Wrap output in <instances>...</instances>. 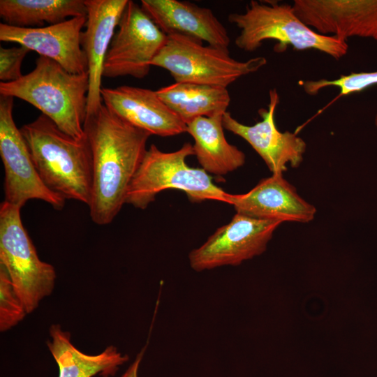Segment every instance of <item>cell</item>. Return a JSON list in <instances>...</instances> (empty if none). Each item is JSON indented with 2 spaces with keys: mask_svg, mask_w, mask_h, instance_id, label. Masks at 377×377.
I'll return each mask as SVG.
<instances>
[{
  "mask_svg": "<svg viewBox=\"0 0 377 377\" xmlns=\"http://www.w3.org/2000/svg\"><path fill=\"white\" fill-rule=\"evenodd\" d=\"M267 108L259 110L261 120L253 125L242 124L229 112L223 115V128L246 140L259 154L272 174L287 170V165L298 167L306 149V142L296 133L280 131L275 123V112L279 103L276 89L269 92Z\"/></svg>",
  "mask_w": 377,
  "mask_h": 377,
  "instance_id": "11",
  "label": "cell"
},
{
  "mask_svg": "<svg viewBox=\"0 0 377 377\" xmlns=\"http://www.w3.org/2000/svg\"><path fill=\"white\" fill-rule=\"evenodd\" d=\"M49 334L47 346L58 365L59 377L114 376L119 367L129 360L128 355L112 345L96 355L82 352L72 343L71 333L63 330L59 324H52Z\"/></svg>",
  "mask_w": 377,
  "mask_h": 377,
  "instance_id": "18",
  "label": "cell"
},
{
  "mask_svg": "<svg viewBox=\"0 0 377 377\" xmlns=\"http://www.w3.org/2000/svg\"><path fill=\"white\" fill-rule=\"evenodd\" d=\"M156 91L186 124L198 117L223 114L230 102L228 89L222 87L175 82Z\"/></svg>",
  "mask_w": 377,
  "mask_h": 377,
  "instance_id": "20",
  "label": "cell"
},
{
  "mask_svg": "<svg viewBox=\"0 0 377 377\" xmlns=\"http://www.w3.org/2000/svg\"><path fill=\"white\" fill-rule=\"evenodd\" d=\"M27 314L7 270L0 265V331L5 332L15 326Z\"/></svg>",
  "mask_w": 377,
  "mask_h": 377,
  "instance_id": "23",
  "label": "cell"
},
{
  "mask_svg": "<svg viewBox=\"0 0 377 377\" xmlns=\"http://www.w3.org/2000/svg\"><path fill=\"white\" fill-rule=\"evenodd\" d=\"M103 105L133 126L151 135L168 137L186 133V124L149 89L119 86L102 87Z\"/></svg>",
  "mask_w": 377,
  "mask_h": 377,
  "instance_id": "15",
  "label": "cell"
},
{
  "mask_svg": "<svg viewBox=\"0 0 377 377\" xmlns=\"http://www.w3.org/2000/svg\"><path fill=\"white\" fill-rule=\"evenodd\" d=\"M14 98L0 97V156L4 169V200L23 207L38 199L61 210L66 200L50 191L34 165L27 145L13 119Z\"/></svg>",
  "mask_w": 377,
  "mask_h": 377,
  "instance_id": "8",
  "label": "cell"
},
{
  "mask_svg": "<svg viewBox=\"0 0 377 377\" xmlns=\"http://www.w3.org/2000/svg\"><path fill=\"white\" fill-rule=\"evenodd\" d=\"M89 92L88 73L75 74L54 61L40 56L36 66L20 79L0 82L1 96L18 98L38 109L64 133L85 138Z\"/></svg>",
  "mask_w": 377,
  "mask_h": 377,
  "instance_id": "3",
  "label": "cell"
},
{
  "mask_svg": "<svg viewBox=\"0 0 377 377\" xmlns=\"http://www.w3.org/2000/svg\"><path fill=\"white\" fill-rule=\"evenodd\" d=\"M228 205H232L237 214L282 223H309L316 212V207L297 193L282 173L261 179L247 193H230Z\"/></svg>",
  "mask_w": 377,
  "mask_h": 377,
  "instance_id": "16",
  "label": "cell"
},
{
  "mask_svg": "<svg viewBox=\"0 0 377 377\" xmlns=\"http://www.w3.org/2000/svg\"><path fill=\"white\" fill-rule=\"evenodd\" d=\"M228 21L239 30L235 45L246 52L258 49L263 42L273 40L276 52L288 45L297 50H315L339 60L347 54L346 41L334 36L322 35L306 25L293 6L274 1H251L244 13H232Z\"/></svg>",
  "mask_w": 377,
  "mask_h": 377,
  "instance_id": "4",
  "label": "cell"
},
{
  "mask_svg": "<svg viewBox=\"0 0 377 377\" xmlns=\"http://www.w3.org/2000/svg\"><path fill=\"white\" fill-rule=\"evenodd\" d=\"M34 165L44 184L65 200L89 206L93 165L87 137L75 139L41 114L20 128Z\"/></svg>",
  "mask_w": 377,
  "mask_h": 377,
  "instance_id": "2",
  "label": "cell"
},
{
  "mask_svg": "<svg viewBox=\"0 0 377 377\" xmlns=\"http://www.w3.org/2000/svg\"><path fill=\"white\" fill-rule=\"evenodd\" d=\"M140 6L165 34L184 35L228 50V31L210 8L179 0H142Z\"/></svg>",
  "mask_w": 377,
  "mask_h": 377,
  "instance_id": "17",
  "label": "cell"
},
{
  "mask_svg": "<svg viewBox=\"0 0 377 377\" xmlns=\"http://www.w3.org/2000/svg\"><path fill=\"white\" fill-rule=\"evenodd\" d=\"M85 30L81 45L87 57L89 75L87 117L103 104L101 98L103 65L113 36L128 0H84Z\"/></svg>",
  "mask_w": 377,
  "mask_h": 377,
  "instance_id": "14",
  "label": "cell"
},
{
  "mask_svg": "<svg viewBox=\"0 0 377 377\" xmlns=\"http://www.w3.org/2000/svg\"><path fill=\"white\" fill-rule=\"evenodd\" d=\"M145 350V347L137 355L134 361L120 377H139V367L143 358Z\"/></svg>",
  "mask_w": 377,
  "mask_h": 377,
  "instance_id": "25",
  "label": "cell"
},
{
  "mask_svg": "<svg viewBox=\"0 0 377 377\" xmlns=\"http://www.w3.org/2000/svg\"><path fill=\"white\" fill-rule=\"evenodd\" d=\"M267 59L257 57L244 61L194 38L178 34L167 35L166 42L151 66L169 72L175 82H188L227 88L241 77L265 66Z\"/></svg>",
  "mask_w": 377,
  "mask_h": 377,
  "instance_id": "6",
  "label": "cell"
},
{
  "mask_svg": "<svg viewBox=\"0 0 377 377\" xmlns=\"http://www.w3.org/2000/svg\"><path fill=\"white\" fill-rule=\"evenodd\" d=\"M166 40L141 6L128 0L105 57L103 77H146Z\"/></svg>",
  "mask_w": 377,
  "mask_h": 377,
  "instance_id": "9",
  "label": "cell"
},
{
  "mask_svg": "<svg viewBox=\"0 0 377 377\" xmlns=\"http://www.w3.org/2000/svg\"><path fill=\"white\" fill-rule=\"evenodd\" d=\"M20 209L5 201L0 205V265L7 270L28 314L52 293L56 272L38 258L23 226Z\"/></svg>",
  "mask_w": 377,
  "mask_h": 377,
  "instance_id": "7",
  "label": "cell"
},
{
  "mask_svg": "<svg viewBox=\"0 0 377 377\" xmlns=\"http://www.w3.org/2000/svg\"><path fill=\"white\" fill-rule=\"evenodd\" d=\"M282 223L236 213L200 247L188 255L191 267L197 272L226 265L236 266L262 254L274 232Z\"/></svg>",
  "mask_w": 377,
  "mask_h": 377,
  "instance_id": "10",
  "label": "cell"
},
{
  "mask_svg": "<svg viewBox=\"0 0 377 377\" xmlns=\"http://www.w3.org/2000/svg\"><path fill=\"white\" fill-rule=\"evenodd\" d=\"M84 130L92 154L90 216L97 225H108L125 204L151 135L119 117L103 103L86 118Z\"/></svg>",
  "mask_w": 377,
  "mask_h": 377,
  "instance_id": "1",
  "label": "cell"
},
{
  "mask_svg": "<svg viewBox=\"0 0 377 377\" xmlns=\"http://www.w3.org/2000/svg\"><path fill=\"white\" fill-rule=\"evenodd\" d=\"M223 115L200 117L187 124L193 140L194 155L207 173L223 175L243 166L246 156L226 139Z\"/></svg>",
  "mask_w": 377,
  "mask_h": 377,
  "instance_id": "19",
  "label": "cell"
},
{
  "mask_svg": "<svg viewBox=\"0 0 377 377\" xmlns=\"http://www.w3.org/2000/svg\"><path fill=\"white\" fill-rule=\"evenodd\" d=\"M297 16L320 34L377 41V0H295Z\"/></svg>",
  "mask_w": 377,
  "mask_h": 377,
  "instance_id": "12",
  "label": "cell"
},
{
  "mask_svg": "<svg viewBox=\"0 0 377 377\" xmlns=\"http://www.w3.org/2000/svg\"><path fill=\"white\" fill-rule=\"evenodd\" d=\"M193 155V145L189 142L172 152L151 145L128 186L125 203L145 209L162 191L179 189L192 202L216 200L228 204L230 193L214 184L202 168L186 163V158Z\"/></svg>",
  "mask_w": 377,
  "mask_h": 377,
  "instance_id": "5",
  "label": "cell"
},
{
  "mask_svg": "<svg viewBox=\"0 0 377 377\" xmlns=\"http://www.w3.org/2000/svg\"><path fill=\"white\" fill-rule=\"evenodd\" d=\"M84 0H1L3 23L23 28L54 24L75 17H86Z\"/></svg>",
  "mask_w": 377,
  "mask_h": 377,
  "instance_id": "21",
  "label": "cell"
},
{
  "mask_svg": "<svg viewBox=\"0 0 377 377\" xmlns=\"http://www.w3.org/2000/svg\"><path fill=\"white\" fill-rule=\"evenodd\" d=\"M86 17H75L41 27L23 28L0 24V40L18 43L40 56L50 59L67 71L88 73L87 60L81 45Z\"/></svg>",
  "mask_w": 377,
  "mask_h": 377,
  "instance_id": "13",
  "label": "cell"
},
{
  "mask_svg": "<svg viewBox=\"0 0 377 377\" xmlns=\"http://www.w3.org/2000/svg\"><path fill=\"white\" fill-rule=\"evenodd\" d=\"M29 51V49L22 45L8 48L1 47V82L15 81L23 75L21 72L22 63Z\"/></svg>",
  "mask_w": 377,
  "mask_h": 377,
  "instance_id": "24",
  "label": "cell"
},
{
  "mask_svg": "<svg viewBox=\"0 0 377 377\" xmlns=\"http://www.w3.org/2000/svg\"><path fill=\"white\" fill-rule=\"evenodd\" d=\"M375 84H377V71L341 75L334 80L320 79L302 82L304 91L309 95H316L326 87H335L340 89L341 96H345L360 92ZM375 124L377 127V115Z\"/></svg>",
  "mask_w": 377,
  "mask_h": 377,
  "instance_id": "22",
  "label": "cell"
}]
</instances>
